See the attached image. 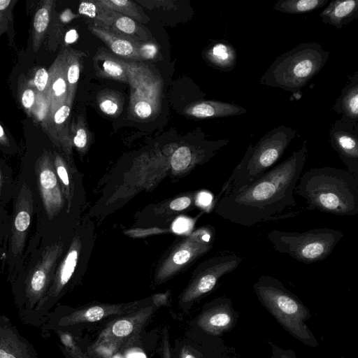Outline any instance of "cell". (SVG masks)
Listing matches in <instances>:
<instances>
[{"label": "cell", "mask_w": 358, "mask_h": 358, "mask_svg": "<svg viewBox=\"0 0 358 358\" xmlns=\"http://www.w3.org/2000/svg\"><path fill=\"white\" fill-rule=\"evenodd\" d=\"M307 141L283 162L270 169L241 191L223 195L216 212L227 220L244 227L264 222L296 206L294 189L308 157Z\"/></svg>", "instance_id": "obj_1"}, {"label": "cell", "mask_w": 358, "mask_h": 358, "mask_svg": "<svg viewBox=\"0 0 358 358\" xmlns=\"http://www.w3.org/2000/svg\"><path fill=\"white\" fill-rule=\"evenodd\" d=\"M294 193L303 198L308 210L354 216L358 213V179L348 170L324 166L301 175Z\"/></svg>", "instance_id": "obj_2"}, {"label": "cell", "mask_w": 358, "mask_h": 358, "mask_svg": "<svg viewBox=\"0 0 358 358\" xmlns=\"http://www.w3.org/2000/svg\"><path fill=\"white\" fill-rule=\"evenodd\" d=\"M296 136V129L279 125L265 134L255 145L250 144L224 184L219 198L238 192L257 180L272 168Z\"/></svg>", "instance_id": "obj_3"}, {"label": "cell", "mask_w": 358, "mask_h": 358, "mask_svg": "<svg viewBox=\"0 0 358 358\" xmlns=\"http://www.w3.org/2000/svg\"><path fill=\"white\" fill-rule=\"evenodd\" d=\"M329 55V51L323 49L321 43H300L276 57L259 83L296 93L320 72Z\"/></svg>", "instance_id": "obj_4"}, {"label": "cell", "mask_w": 358, "mask_h": 358, "mask_svg": "<svg viewBox=\"0 0 358 358\" xmlns=\"http://www.w3.org/2000/svg\"><path fill=\"white\" fill-rule=\"evenodd\" d=\"M253 289L262 305L286 331L307 345H317L306 324L310 317L308 310L281 281L270 275H262L253 285Z\"/></svg>", "instance_id": "obj_5"}, {"label": "cell", "mask_w": 358, "mask_h": 358, "mask_svg": "<svg viewBox=\"0 0 358 358\" xmlns=\"http://www.w3.org/2000/svg\"><path fill=\"white\" fill-rule=\"evenodd\" d=\"M30 171L36 201V234L41 241L55 240L57 218L62 196L52 155L44 152L34 162Z\"/></svg>", "instance_id": "obj_6"}, {"label": "cell", "mask_w": 358, "mask_h": 358, "mask_svg": "<svg viewBox=\"0 0 358 358\" xmlns=\"http://www.w3.org/2000/svg\"><path fill=\"white\" fill-rule=\"evenodd\" d=\"M13 213L10 215V234L6 264L17 271L27 248L31 224L36 219L34 184L28 168L23 169L15 179L13 196Z\"/></svg>", "instance_id": "obj_7"}, {"label": "cell", "mask_w": 358, "mask_h": 358, "mask_svg": "<svg viewBox=\"0 0 358 358\" xmlns=\"http://www.w3.org/2000/svg\"><path fill=\"white\" fill-rule=\"evenodd\" d=\"M343 236L339 230L316 228L303 232L272 229L266 237L275 251L308 264L329 257Z\"/></svg>", "instance_id": "obj_8"}, {"label": "cell", "mask_w": 358, "mask_h": 358, "mask_svg": "<svg viewBox=\"0 0 358 358\" xmlns=\"http://www.w3.org/2000/svg\"><path fill=\"white\" fill-rule=\"evenodd\" d=\"M153 312L154 306H151L113 320L101 331L94 345L120 348L131 343Z\"/></svg>", "instance_id": "obj_9"}, {"label": "cell", "mask_w": 358, "mask_h": 358, "mask_svg": "<svg viewBox=\"0 0 358 358\" xmlns=\"http://www.w3.org/2000/svg\"><path fill=\"white\" fill-rule=\"evenodd\" d=\"M329 136L331 148L358 179V122L341 116L331 125Z\"/></svg>", "instance_id": "obj_10"}, {"label": "cell", "mask_w": 358, "mask_h": 358, "mask_svg": "<svg viewBox=\"0 0 358 358\" xmlns=\"http://www.w3.org/2000/svg\"><path fill=\"white\" fill-rule=\"evenodd\" d=\"M243 259L235 253H227L210 260L195 282L185 292L181 302L189 303L210 292L224 275L234 271Z\"/></svg>", "instance_id": "obj_11"}, {"label": "cell", "mask_w": 358, "mask_h": 358, "mask_svg": "<svg viewBox=\"0 0 358 358\" xmlns=\"http://www.w3.org/2000/svg\"><path fill=\"white\" fill-rule=\"evenodd\" d=\"M235 313L229 300L206 309L197 317L196 322L203 331L211 335H220L229 330L235 323Z\"/></svg>", "instance_id": "obj_12"}, {"label": "cell", "mask_w": 358, "mask_h": 358, "mask_svg": "<svg viewBox=\"0 0 358 358\" xmlns=\"http://www.w3.org/2000/svg\"><path fill=\"white\" fill-rule=\"evenodd\" d=\"M88 29L99 38L115 55L135 60H141L138 46L141 42L117 34L98 24H90Z\"/></svg>", "instance_id": "obj_13"}, {"label": "cell", "mask_w": 358, "mask_h": 358, "mask_svg": "<svg viewBox=\"0 0 358 358\" xmlns=\"http://www.w3.org/2000/svg\"><path fill=\"white\" fill-rule=\"evenodd\" d=\"M183 113L197 119L228 117L247 113V110L236 103L217 100H200L187 105Z\"/></svg>", "instance_id": "obj_14"}, {"label": "cell", "mask_w": 358, "mask_h": 358, "mask_svg": "<svg viewBox=\"0 0 358 358\" xmlns=\"http://www.w3.org/2000/svg\"><path fill=\"white\" fill-rule=\"evenodd\" d=\"M46 90L51 115L62 105L69 103L68 87L63 55H59L52 66Z\"/></svg>", "instance_id": "obj_15"}, {"label": "cell", "mask_w": 358, "mask_h": 358, "mask_svg": "<svg viewBox=\"0 0 358 358\" xmlns=\"http://www.w3.org/2000/svg\"><path fill=\"white\" fill-rule=\"evenodd\" d=\"M322 21L341 29L358 17V0H334L320 13Z\"/></svg>", "instance_id": "obj_16"}, {"label": "cell", "mask_w": 358, "mask_h": 358, "mask_svg": "<svg viewBox=\"0 0 358 358\" xmlns=\"http://www.w3.org/2000/svg\"><path fill=\"white\" fill-rule=\"evenodd\" d=\"M334 110L341 116L358 122V72L348 76L334 104Z\"/></svg>", "instance_id": "obj_17"}, {"label": "cell", "mask_w": 358, "mask_h": 358, "mask_svg": "<svg viewBox=\"0 0 358 358\" xmlns=\"http://www.w3.org/2000/svg\"><path fill=\"white\" fill-rule=\"evenodd\" d=\"M203 57L214 68L229 72L236 66L237 52L229 41L220 40L214 42L206 49Z\"/></svg>", "instance_id": "obj_18"}, {"label": "cell", "mask_w": 358, "mask_h": 358, "mask_svg": "<svg viewBox=\"0 0 358 358\" xmlns=\"http://www.w3.org/2000/svg\"><path fill=\"white\" fill-rule=\"evenodd\" d=\"M136 310L134 304H95L73 315V322H95L111 315H122Z\"/></svg>", "instance_id": "obj_19"}, {"label": "cell", "mask_w": 358, "mask_h": 358, "mask_svg": "<svg viewBox=\"0 0 358 358\" xmlns=\"http://www.w3.org/2000/svg\"><path fill=\"white\" fill-rule=\"evenodd\" d=\"M94 66L96 73L99 77L129 83L124 62L105 50H98L94 57Z\"/></svg>", "instance_id": "obj_20"}, {"label": "cell", "mask_w": 358, "mask_h": 358, "mask_svg": "<svg viewBox=\"0 0 358 358\" xmlns=\"http://www.w3.org/2000/svg\"><path fill=\"white\" fill-rule=\"evenodd\" d=\"M83 56V52L73 50L66 51L63 55L68 87V102L70 105L76 94Z\"/></svg>", "instance_id": "obj_21"}, {"label": "cell", "mask_w": 358, "mask_h": 358, "mask_svg": "<svg viewBox=\"0 0 358 358\" xmlns=\"http://www.w3.org/2000/svg\"><path fill=\"white\" fill-rule=\"evenodd\" d=\"M109 29L138 42H147L149 40L148 32L143 29L136 20L118 13Z\"/></svg>", "instance_id": "obj_22"}, {"label": "cell", "mask_w": 358, "mask_h": 358, "mask_svg": "<svg viewBox=\"0 0 358 358\" xmlns=\"http://www.w3.org/2000/svg\"><path fill=\"white\" fill-rule=\"evenodd\" d=\"M329 0H278L273 8L287 14H303L324 6Z\"/></svg>", "instance_id": "obj_23"}, {"label": "cell", "mask_w": 358, "mask_h": 358, "mask_svg": "<svg viewBox=\"0 0 358 358\" xmlns=\"http://www.w3.org/2000/svg\"><path fill=\"white\" fill-rule=\"evenodd\" d=\"M78 13L93 19L95 24L108 28L111 27L117 15V13L100 6L95 0L81 1Z\"/></svg>", "instance_id": "obj_24"}, {"label": "cell", "mask_w": 358, "mask_h": 358, "mask_svg": "<svg viewBox=\"0 0 358 358\" xmlns=\"http://www.w3.org/2000/svg\"><path fill=\"white\" fill-rule=\"evenodd\" d=\"M101 7L141 22L149 20L134 1L129 0H95Z\"/></svg>", "instance_id": "obj_25"}, {"label": "cell", "mask_w": 358, "mask_h": 358, "mask_svg": "<svg viewBox=\"0 0 358 358\" xmlns=\"http://www.w3.org/2000/svg\"><path fill=\"white\" fill-rule=\"evenodd\" d=\"M15 185L12 171L0 164V208H4L13 199Z\"/></svg>", "instance_id": "obj_26"}, {"label": "cell", "mask_w": 358, "mask_h": 358, "mask_svg": "<svg viewBox=\"0 0 358 358\" xmlns=\"http://www.w3.org/2000/svg\"><path fill=\"white\" fill-rule=\"evenodd\" d=\"M78 256V250L76 248H72L69 251L60 265L57 273V280L62 287L66 285L71 278L77 265Z\"/></svg>", "instance_id": "obj_27"}, {"label": "cell", "mask_w": 358, "mask_h": 358, "mask_svg": "<svg viewBox=\"0 0 358 358\" xmlns=\"http://www.w3.org/2000/svg\"><path fill=\"white\" fill-rule=\"evenodd\" d=\"M193 154L187 146L178 148L174 152L171 159L172 169L176 171H181L186 169L192 162Z\"/></svg>", "instance_id": "obj_28"}, {"label": "cell", "mask_w": 358, "mask_h": 358, "mask_svg": "<svg viewBox=\"0 0 358 358\" xmlns=\"http://www.w3.org/2000/svg\"><path fill=\"white\" fill-rule=\"evenodd\" d=\"M10 234V215L6 214L4 208H0V262L6 257Z\"/></svg>", "instance_id": "obj_29"}, {"label": "cell", "mask_w": 358, "mask_h": 358, "mask_svg": "<svg viewBox=\"0 0 358 358\" xmlns=\"http://www.w3.org/2000/svg\"><path fill=\"white\" fill-rule=\"evenodd\" d=\"M98 98V103L101 110L108 115H114L120 110V101L113 92H101Z\"/></svg>", "instance_id": "obj_30"}, {"label": "cell", "mask_w": 358, "mask_h": 358, "mask_svg": "<svg viewBox=\"0 0 358 358\" xmlns=\"http://www.w3.org/2000/svg\"><path fill=\"white\" fill-rule=\"evenodd\" d=\"M50 6L44 5L36 12L34 20L35 33L41 35L47 29L50 20Z\"/></svg>", "instance_id": "obj_31"}, {"label": "cell", "mask_w": 358, "mask_h": 358, "mask_svg": "<svg viewBox=\"0 0 358 358\" xmlns=\"http://www.w3.org/2000/svg\"><path fill=\"white\" fill-rule=\"evenodd\" d=\"M88 131L84 120L83 117H79L75 134L73 137V143L78 149L83 150L87 146L88 143Z\"/></svg>", "instance_id": "obj_32"}, {"label": "cell", "mask_w": 358, "mask_h": 358, "mask_svg": "<svg viewBox=\"0 0 358 358\" xmlns=\"http://www.w3.org/2000/svg\"><path fill=\"white\" fill-rule=\"evenodd\" d=\"M138 51L141 59H154L159 52V47L153 42H143L139 45Z\"/></svg>", "instance_id": "obj_33"}, {"label": "cell", "mask_w": 358, "mask_h": 358, "mask_svg": "<svg viewBox=\"0 0 358 358\" xmlns=\"http://www.w3.org/2000/svg\"><path fill=\"white\" fill-rule=\"evenodd\" d=\"M71 105L65 103L52 114L55 124L62 127L66 124L71 113Z\"/></svg>", "instance_id": "obj_34"}, {"label": "cell", "mask_w": 358, "mask_h": 358, "mask_svg": "<svg viewBox=\"0 0 358 358\" xmlns=\"http://www.w3.org/2000/svg\"><path fill=\"white\" fill-rule=\"evenodd\" d=\"M49 81V73L44 68L37 70L34 78V83L40 92L46 90Z\"/></svg>", "instance_id": "obj_35"}, {"label": "cell", "mask_w": 358, "mask_h": 358, "mask_svg": "<svg viewBox=\"0 0 358 358\" xmlns=\"http://www.w3.org/2000/svg\"><path fill=\"white\" fill-rule=\"evenodd\" d=\"M22 103L26 109H30L36 101L35 92L32 89L25 90L22 94Z\"/></svg>", "instance_id": "obj_36"}, {"label": "cell", "mask_w": 358, "mask_h": 358, "mask_svg": "<svg viewBox=\"0 0 358 358\" xmlns=\"http://www.w3.org/2000/svg\"><path fill=\"white\" fill-rule=\"evenodd\" d=\"M190 227L189 220L185 217H178L173 224V230L178 234H182L187 231Z\"/></svg>", "instance_id": "obj_37"}, {"label": "cell", "mask_w": 358, "mask_h": 358, "mask_svg": "<svg viewBox=\"0 0 358 358\" xmlns=\"http://www.w3.org/2000/svg\"><path fill=\"white\" fill-rule=\"evenodd\" d=\"M191 203V200L187 196L178 198L170 203V208L174 210H182L187 208Z\"/></svg>", "instance_id": "obj_38"}, {"label": "cell", "mask_w": 358, "mask_h": 358, "mask_svg": "<svg viewBox=\"0 0 358 358\" xmlns=\"http://www.w3.org/2000/svg\"><path fill=\"white\" fill-rule=\"evenodd\" d=\"M190 252L187 250H180L173 255V260L176 264H183L190 258Z\"/></svg>", "instance_id": "obj_39"}, {"label": "cell", "mask_w": 358, "mask_h": 358, "mask_svg": "<svg viewBox=\"0 0 358 358\" xmlns=\"http://www.w3.org/2000/svg\"><path fill=\"white\" fill-rule=\"evenodd\" d=\"M162 358H171L169 343V336L166 329L163 331L162 337Z\"/></svg>", "instance_id": "obj_40"}, {"label": "cell", "mask_w": 358, "mask_h": 358, "mask_svg": "<svg viewBox=\"0 0 358 358\" xmlns=\"http://www.w3.org/2000/svg\"><path fill=\"white\" fill-rule=\"evenodd\" d=\"M212 200H213V197L210 193L206 192H202L199 194V195L197 196L196 202H197L198 205L203 206V207H206L211 203Z\"/></svg>", "instance_id": "obj_41"}, {"label": "cell", "mask_w": 358, "mask_h": 358, "mask_svg": "<svg viewBox=\"0 0 358 358\" xmlns=\"http://www.w3.org/2000/svg\"><path fill=\"white\" fill-rule=\"evenodd\" d=\"M78 38V31L75 29H70L65 35L64 41L67 44L76 42Z\"/></svg>", "instance_id": "obj_42"}, {"label": "cell", "mask_w": 358, "mask_h": 358, "mask_svg": "<svg viewBox=\"0 0 358 358\" xmlns=\"http://www.w3.org/2000/svg\"><path fill=\"white\" fill-rule=\"evenodd\" d=\"M76 16L70 9H66L61 14L60 19L63 22L66 23L76 17Z\"/></svg>", "instance_id": "obj_43"}, {"label": "cell", "mask_w": 358, "mask_h": 358, "mask_svg": "<svg viewBox=\"0 0 358 358\" xmlns=\"http://www.w3.org/2000/svg\"><path fill=\"white\" fill-rule=\"evenodd\" d=\"M180 358H197V357L189 348L185 346L180 350Z\"/></svg>", "instance_id": "obj_44"}, {"label": "cell", "mask_w": 358, "mask_h": 358, "mask_svg": "<svg viewBox=\"0 0 358 358\" xmlns=\"http://www.w3.org/2000/svg\"><path fill=\"white\" fill-rule=\"evenodd\" d=\"M272 358H296L294 355H291V352H287L285 351H281L280 352H278L277 355L273 354V357Z\"/></svg>", "instance_id": "obj_45"}, {"label": "cell", "mask_w": 358, "mask_h": 358, "mask_svg": "<svg viewBox=\"0 0 358 358\" xmlns=\"http://www.w3.org/2000/svg\"><path fill=\"white\" fill-rule=\"evenodd\" d=\"M62 342L64 343V345L67 347L71 346L73 343L71 337L68 334L62 335Z\"/></svg>", "instance_id": "obj_46"}, {"label": "cell", "mask_w": 358, "mask_h": 358, "mask_svg": "<svg viewBox=\"0 0 358 358\" xmlns=\"http://www.w3.org/2000/svg\"><path fill=\"white\" fill-rule=\"evenodd\" d=\"M10 2V0H0V10L7 8Z\"/></svg>", "instance_id": "obj_47"}, {"label": "cell", "mask_w": 358, "mask_h": 358, "mask_svg": "<svg viewBox=\"0 0 358 358\" xmlns=\"http://www.w3.org/2000/svg\"><path fill=\"white\" fill-rule=\"evenodd\" d=\"M0 358H15V357L11 354L6 352L3 350H0Z\"/></svg>", "instance_id": "obj_48"}, {"label": "cell", "mask_w": 358, "mask_h": 358, "mask_svg": "<svg viewBox=\"0 0 358 358\" xmlns=\"http://www.w3.org/2000/svg\"><path fill=\"white\" fill-rule=\"evenodd\" d=\"M77 358H87L84 354H83L80 351L78 350L76 352Z\"/></svg>", "instance_id": "obj_49"}, {"label": "cell", "mask_w": 358, "mask_h": 358, "mask_svg": "<svg viewBox=\"0 0 358 358\" xmlns=\"http://www.w3.org/2000/svg\"><path fill=\"white\" fill-rule=\"evenodd\" d=\"M4 136V131L2 127L0 125V138H3Z\"/></svg>", "instance_id": "obj_50"}]
</instances>
